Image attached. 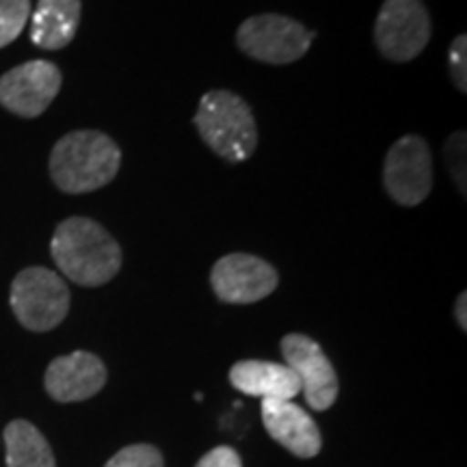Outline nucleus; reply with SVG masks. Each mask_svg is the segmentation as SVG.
I'll list each match as a JSON object with an SVG mask.
<instances>
[{"label": "nucleus", "instance_id": "f257e3e1", "mask_svg": "<svg viewBox=\"0 0 467 467\" xmlns=\"http://www.w3.org/2000/svg\"><path fill=\"white\" fill-rule=\"evenodd\" d=\"M50 255L69 282L98 288L117 277L124 265V251L107 227L87 217H69L57 225Z\"/></svg>", "mask_w": 467, "mask_h": 467}, {"label": "nucleus", "instance_id": "f03ea898", "mask_svg": "<svg viewBox=\"0 0 467 467\" xmlns=\"http://www.w3.org/2000/svg\"><path fill=\"white\" fill-rule=\"evenodd\" d=\"M121 167V150L100 130H74L50 154V178L58 191L83 195L110 184Z\"/></svg>", "mask_w": 467, "mask_h": 467}, {"label": "nucleus", "instance_id": "7ed1b4c3", "mask_svg": "<svg viewBox=\"0 0 467 467\" xmlns=\"http://www.w3.org/2000/svg\"><path fill=\"white\" fill-rule=\"evenodd\" d=\"M195 126L202 141L223 161L244 162L258 148L255 117L238 93L208 91L197 107Z\"/></svg>", "mask_w": 467, "mask_h": 467}, {"label": "nucleus", "instance_id": "20e7f679", "mask_svg": "<svg viewBox=\"0 0 467 467\" xmlns=\"http://www.w3.org/2000/svg\"><path fill=\"white\" fill-rule=\"evenodd\" d=\"M9 303L25 329L46 334L66 320L72 295L58 273L46 266H28L11 284Z\"/></svg>", "mask_w": 467, "mask_h": 467}, {"label": "nucleus", "instance_id": "39448f33", "mask_svg": "<svg viewBox=\"0 0 467 467\" xmlns=\"http://www.w3.org/2000/svg\"><path fill=\"white\" fill-rule=\"evenodd\" d=\"M317 33L279 14L251 16L238 26L236 44L244 55L268 66H288L312 48Z\"/></svg>", "mask_w": 467, "mask_h": 467}, {"label": "nucleus", "instance_id": "423d86ee", "mask_svg": "<svg viewBox=\"0 0 467 467\" xmlns=\"http://www.w3.org/2000/svg\"><path fill=\"white\" fill-rule=\"evenodd\" d=\"M429 42L431 16L422 0H385L375 22V44L388 61H413Z\"/></svg>", "mask_w": 467, "mask_h": 467}, {"label": "nucleus", "instance_id": "0eeeda50", "mask_svg": "<svg viewBox=\"0 0 467 467\" xmlns=\"http://www.w3.org/2000/svg\"><path fill=\"white\" fill-rule=\"evenodd\" d=\"M383 186L402 208L420 206L433 191V156L418 134H405L388 150Z\"/></svg>", "mask_w": 467, "mask_h": 467}, {"label": "nucleus", "instance_id": "6e6552de", "mask_svg": "<svg viewBox=\"0 0 467 467\" xmlns=\"http://www.w3.org/2000/svg\"><path fill=\"white\" fill-rule=\"evenodd\" d=\"M214 295L232 306H249L273 295L279 285V273L266 260L251 254H227L210 271Z\"/></svg>", "mask_w": 467, "mask_h": 467}, {"label": "nucleus", "instance_id": "1a4fd4ad", "mask_svg": "<svg viewBox=\"0 0 467 467\" xmlns=\"http://www.w3.org/2000/svg\"><path fill=\"white\" fill-rule=\"evenodd\" d=\"M61 85V69L55 63L35 58L0 76V104L9 113L33 119L44 115V110L55 102Z\"/></svg>", "mask_w": 467, "mask_h": 467}, {"label": "nucleus", "instance_id": "9d476101", "mask_svg": "<svg viewBox=\"0 0 467 467\" xmlns=\"http://www.w3.org/2000/svg\"><path fill=\"white\" fill-rule=\"evenodd\" d=\"M282 355L285 366L299 377L301 392L314 411H327L340 392L336 368L317 340L303 334L282 337Z\"/></svg>", "mask_w": 467, "mask_h": 467}, {"label": "nucleus", "instance_id": "9b49d317", "mask_svg": "<svg viewBox=\"0 0 467 467\" xmlns=\"http://www.w3.org/2000/svg\"><path fill=\"white\" fill-rule=\"evenodd\" d=\"M107 379V366L98 355L74 350L50 361L44 375V388L52 400L80 402L100 392Z\"/></svg>", "mask_w": 467, "mask_h": 467}, {"label": "nucleus", "instance_id": "f8f14e48", "mask_svg": "<svg viewBox=\"0 0 467 467\" xmlns=\"http://www.w3.org/2000/svg\"><path fill=\"white\" fill-rule=\"evenodd\" d=\"M262 422L268 435L296 457L312 459L320 452L318 424L292 400H262Z\"/></svg>", "mask_w": 467, "mask_h": 467}, {"label": "nucleus", "instance_id": "ddd939ff", "mask_svg": "<svg viewBox=\"0 0 467 467\" xmlns=\"http://www.w3.org/2000/svg\"><path fill=\"white\" fill-rule=\"evenodd\" d=\"M230 383L238 392L262 400H292L301 394V381L285 364L243 359L232 366Z\"/></svg>", "mask_w": 467, "mask_h": 467}, {"label": "nucleus", "instance_id": "4468645a", "mask_svg": "<svg viewBox=\"0 0 467 467\" xmlns=\"http://www.w3.org/2000/svg\"><path fill=\"white\" fill-rule=\"evenodd\" d=\"M80 16V0H39L31 14V42L42 50H63L74 42Z\"/></svg>", "mask_w": 467, "mask_h": 467}, {"label": "nucleus", "instance_id": "2eb2a0df", "mask_svg": "<svg viewBox=\"0 0 467 467\" xmlns=\"http://www.w3.org/2000/svg\"><path fill=\"white\" fill-rule=\"evenodd\" d=\"M7 467H57L55 452L37 426L28 420H14L5 426Z\"/></svg>", "mask_w": 467, "mask_h": 467}, {"label": "nucleus", "instance_id": "dca6fc26", "mask_svg": "<svg viewBox=\"0 0 467 467\" xmlns=\"http://www.w3.org/2000/svg\"><path fill=\"white\" fill-rule=\"evenodd\" d=\"M28 17L31 0H0V48L20 37Z\"/></svg>", "mask_w": 467, "mask_h": 467}, {"label": "nucleus", "instance_id": "f3484780", "mask_svg": "<svg viewBox=\"0 0 467 467\" xmlns=\"http://www.w3.org/2000/svg\"><path fill=\"white\" fill-rule=\"evenodd\" d=\"M104 467H165L162 454L151 443H132L113 454Z\"/></svg>", "mask_w": 467, "mask_h": 467}, {"label": "nucleus", "instance_id": "a211bd4d", "mask_svg": "<svg viewBox=\"0 0 467 467\" xmlns=\"http://www.w3.org/2000/svg\"><path fill=\"white\" fill-rule=\"evenodd\" d=\"M446 161L451 169L454 182L461 189V195H465V132H454L446 143Z\"/></svg>", "mask_w": 467, "mask_h": 467}, {"label": "nucleus", "instance_id": "6ab92c4d", "mask_svg": "<svg viewBox=\"0 0 467 467\" xmlns=\"http://www.w3.org/2000/svg\"><path fill=\"white\" fill-rule=\"evenodd\" d=\"M448 61H451V76L452 83L459 91H467V37L459 35L451 44V52H448Z\"/></svg>", "mask_w": 467, "mask_h": 467}, {"label": "nucleus", "instance_id": "aec40b11", "mask_svg": "<svg viewBox=\"0 0 467 467\" xmlns=\"http://www.w3.org/2000/svg\"><path fill=\"white\" fill-rule=\"evenodd\" d=\"M195 467H243V461L234 448L217 446L210 452L203 454V457L197 461Z\"/></svg>", "mask_w": 467, "mask_h": 467}, {"label": "nucleus", "instance_id": "412c9836", "mask_svg": "<svg viewBox=\"0 0 467 467\" xmlns=\"http://www.w3.org/2000/svg\"><path fill=\"white\" fill-rule=\"evenodd\" d=\"M465 309H467V295L465 292H461L459 299H457V306H454V317H457V323L461 329H467V317H465Z\"/></svg>", "mask_w": 467, "mask_h": 467}]
</instances>
